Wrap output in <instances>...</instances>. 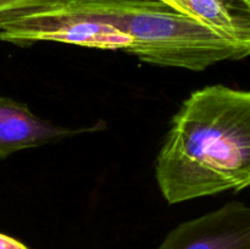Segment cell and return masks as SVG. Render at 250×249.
I'll return each instance as SVG.
<instances>
[{
  "mask_svg": "<svg viewBox=\"0 0 250 249\" xmlns=\"http://www.w3.org/2000/svg\"><path fill=\"white\" fill-rule=\"evenodd\" d=\"M41 6L119 29L131 41L125 51L154 65L204 71L250 54V45L225 38L158 0H53Z\"/></svg>",
  "mask_w": 250,
  "mask_h": 249,
  "instance_id": "2",
  "label": "cell"
},
{
  "mask_svg": "<svg viewBox=\"0 0 250 249\" xmlns=\"http://www.w3.org/2000/svg\"><path fill=\"white\" fill-rule=\"evenodd\" d=\"M0 249H29L19 239L10 237L7 234L0 233Z\"/></svg>",
  "mask_w": 250,
  "mask_h": 249,
  "instance_id": "8",
  "label": "cell"
},
{
  "mask_svg": "<svg viewBox=\"0 0 250 249\" xmlns=\"http://www.w3.org/2000/svg\"><path fill=\"white\" fill-rule=\"evenodd\" d=\"M82 131L44 121L26 104L0 97V160L16 151L56 143Z\"/></svg>",
  "mask_w": 250,
  "mask_h": 249,
  "instance_id": "5",
  "label": "cell"
},
{
  "mask_svg": "<svg viewBox=\"0 0 250 249\" xmlns=\"http://www.w3.org/2000/svg\"><path fill=\"white\" fill-rule=\"evenodd\" d=\"M53 0H0V16L48 4Z\"/></svg>",
  "mask_w": 250,
  "mask_h": 249,
  "instance_id": "7",
  "label": "cell"
},
{
  "mask_svg": "<svg viewBox=\"0 0 250 249\" xmlns=\"http://www.w3.org/2000/svg\"><path fill=\"white\" fill-rule=\"evenodd\" d=\"M168 204L250 185V93L224 84L195 90L181 105L156 158Z\"/></svg>",
  "mask_w": 250,
  "mask_h": 249,
  "instance_id": "1",
  "label": "cell"
},
{
  "mask_svg": "<svg viewBox=\"0 0 250 249\" xmlns=\"http://www.w3.org/2000/svg\"><path fill=\"white\" fill-rule=\"evenodd\" d=\"M173 11L199 22L220 36L250 45V19L224 0H158Z\"/></svg>",
  "mask_w": 250,
  "mask_h": 249,
  "instance_id": "6",
  "label": "cell"
},
{
  "mask_svg": "<svg viewBox=\"0 0 250 249\" xmlns=\"http://www.w3.org/2000/svg\"><path fill=\"white\" fill-rule=\"evenodd\" d=\"M156 249H250V208L229 202L182 222Z\"/></svg>",
  "mask_w": 250,
  "mask_h": 249,
  "instance_id": "4",
  "label": "cell"
},
{
  "mask_svg": "<svg viewBox=\"0 0 250 249\" xmlns=\"http://www.w3.org/2000/svg\"><path fill=\"white\" fill-rule=\"evenodd\" d=\"M233 11L249 16L250 0H224Z\"/></svg>",
  "mask_w": 250,
  "mask_h": 249,
  "instance_id": "9",
  "label": "cell"
},
{
  "mask_svg": "<svg viewBox=\"0 0 250 249\" xmlns=\"http://www.w3.org/2000/svg\"><path fill=\"white\" fill-rule=\"evenodd\" d=\"M0 41L17 45L60 42L102 50H126L128 37L106 23L76 19L42 6L0 16Z\"/></svg>",
  "mask_w": 250,
  "mask_h": 249,
  "instance_id": "3",
  "label": "cell"
}]
</instances>
